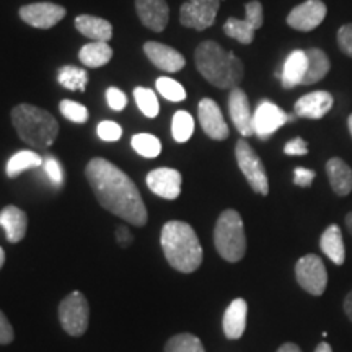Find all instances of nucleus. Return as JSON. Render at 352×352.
<instances>
[{"instance_id": "nucleus-49", "label": "nucleus", "mask_w": 352, "mask_h": 352, "mask_svg": "<svg viewBox=\"0 0 352 352\" xmlns=\"http://www.w3.org/2000/svg\"><path fill=\"white\" fill-rule=\"evenodd\" d=\"M347 126H349V132L352 135V114H349V118H347Z\"/></svg>"}, {"instance_id": "nucleus-37", "label": "nucleus", "mask_w": 352, "mask_h": 352, "mask_svg": "<svg viewBox=\"0 0 352 352\" xmlns=\"http://www.w3.org/2000/svg\"><path fill=\"white\" fill-rule=\"evenodd\" d=\"M96 132H98V138L104 140V142H116L122 135L121 126L114 121L100 122L98 127H96Z\"/></svg>"}, {"instance_id": "nucleus-12", "label": "nucleus", "mask_w": 352, "mask_h": 352, "mask_svg": "<svg viewBox=\"0 0 352 352\" xmlns=\"http://www.w3.org/2000/svg\"><path fill=\"white\" fill-rule=\"evenodd\" d=\"M328 8L321 0H307L300 3L287 16V25L297 32H314L327 19Z\"/></svg>"}, {"instance_id": "nucleus-40", "label": "nucleus", "mask_w": 352, "mask_h": 352, "mask_svg": "<svg viewBox=\"0 0 352 352\" xmlns=\"http://www.w3.org/2000/svg\"><path fill=\"white\" fill-rule=\"evenodd\" d=\"M284 153H285V155H290V157L307 155V153H308L307 142L300 138L289 140V142L285 144V147H284Z\"/></svg>"}, {"instance_id": "nucleus-47", "label": "nucleus", "mask_w": 352, "mask_h": 352, "mask_svg": "<svg viewBox=\"0 0 352 352\" xmlns=\"http://www.w3.org/2000/svg\"><path fill=\"white\" fill-rule=\"evenodd\" d=\"M346 228L349 230V233L352 235V212L346 215Z\"/></svg>"}, {"instance_id": "nucleus-1", "label": "nucleus", "mask_w": 352, "mask_h": 352, "mask_svg": "<svg viewBox=\"0 0 352 352\" xmlns=\"http://www.w3.org/2000/svg\"><path fill=\"white\" fill-rule=\"evenodd\" d=\"M85 175L96 201L108 212L121 217L135 227L147 223L148 214L138 186L124 171L104 158H91Z\"/></svg>"}, {"instance_id": "nucleus-17", "label": "nucleus", "mask_w": 352, "mask_h": 352, "mask_svg": "<svg viewBox=\"0 0 352 352\" xmlns=\"http://www.w3.org/2000/svg\"><path fill=\"white\" fill-rule=\"evenodd\" d=\"M144 52L148 57V60L155 65L157 69L164 70V72L175 74L178 70H182L186 64L183 54H179L178 51L173 47L166 46V44L148 41L144 44Z\"/></svg>"}, {"instance_id": "nucleus-29", "label": "nucleus", "mask_w": 352, "mask_h": 352, "mask_svg": "<svg viewBox=\"0 0 352 352\" xmlns=\"http://www.w3.org/2000/svg\"><path fill=\"white\" fill-rule=\"evenodd\" d=\"M57 80L67 90L83 91L88 85V74L85 69L76 67V65H64L57 74Z\"/></svg>"}, {"instance_id": "nucleus-31", "label": "nucleus", "mask_w": 352, "mask_h": 352, "mask_svg": "<svg viewBox=\"0 0 352 352\" xmlns=\"http://www.w3.org/2000/svg\"><path fill=\"white\" fill-rule=\"evenodd\" d=\"M165 352H206L201 340L195 334L183 333L170 338L165 346Z\"/></svg>"}, {"instance_id": "nucleus-7", "label": "nucleus", "mask_w": 352, "mask_h": 352, "mask_svg": "<svg viewBox=\"0 0 352 352\" xmlns=\"http://www.w3.org/2000/svg\"><path fill=\"white\" fill-rule=\"evenodd\" d=\"M90 308L85 296L78 290L70 292L59 305V321L70 336H82L88 328Z\"/></svg>"}, {"instance_id": "nucleus-20", "label": "nucleus", "mask_w": 352, "mask_h": 352, "mask_svg": "<svg viewBox=\"0 0 352 352\" xmlns=\"http://www.w3.org/2000/svg\"><path fill=\"white\" fill-rule=\"evenodd\" d=\"M0 227L6 230V236L10 243H20L28 228V215L16 206H7L0 210Z\"/></svg>"}, {"instance_id": "nucleus-5", "label": "nucleus", "mask_w": 352, "mask_h": 352, "mask_svg": "<svg viewBox=\"0 0 352 352\" xmlns=\"http://www.w3.org/2000/svg\"><path fill=\"white\" fill-rule=\"evenodd\" d=\"M214 245L228 263H239L246 253V235L241 215L233 209L220 214L214 228Z\"/></svg>"}, {"instance_id": "nucleus-10", "label": "nucleus", "mask_w": 352, "mask_h": 352, "mask_svg": "<svg viewBox=\"0 0 352 352\" xmlns=\"http://www.w3.org/2000/svg\"><path fill=\"white\" fill-rule=\"evenodd\" d=\"M220 0H186L179 10V20L186 28L204 32L214 25Z\"/></svg>"}, {"instance_id": "nucleus-4", "label": "nucleus", "mask_w": 352, "mask_h": 352, "mask_svg": "<svg viewBox=\"0 0 352 352\" xmlns=\"http://www.w3.org/2000/svg\"><path fill=\"white\" fill-rule=\"evenodd\" d=\"M12 122L19 138L36 151H46L59 134V124L51 113L21 103L12 109Z\"/></svg>"}, {"instance_id": "nucleus-36", "label": "nucleus", "mask_w": 352, "mask_h": 352, "mask_svg": "<svg viewBox=\"0 0 352 352\" xmlns=\"http://www.w3.org/2000/svg\"><path fill=\"white\" fill-rule=\"evenodd\" d=\"M44 171H46L47 178L51 179V183L54 184V186H63L64 183V170H63V165L57 162L56 157L52 155H47L46 158H44Z\"/></svg>"}, {"instance_id": "nucleus-35", "label": "nucleus", "mask_w": 352, "mask_h": 352, "mask_svg": "<svg viewBox=\"0 0 352 352\" xmlns=\"http://www.w3.org/2000/svg\"><path fill=\"white\" fill-rule=\"evenodd\" d=\"M59 111L65 120L77 122V124H83L88 120V109L83 107L82 103H77V101L72 100H63L59 103Z\"/></svg>"}, {"instance_id": "nucleus-11", "label": "nucleus", "mask_w": 352, "mask_h": 352, "mask_svg": "<svg viewBox=\"0 0 352 352\" xmlns=\"http://www.w3.org/2000/svg\"><path fill=\"white\" fill-rule=\"evenodd\" d=\"M285 122H289V114L270 100H263L253 113V131L261 140L270 139Z\"/></svg>"}, {"instance_id": "nucleus-22", "label": "nucleus", "mask_w": 352, "mask_h": 352, "mask_svg": "<svg viewBox=\"0 0 352 352\" xmlns=\"http://www.w3.org/2000/svg\"><path fill=\"white\" fill-rule=\"evenodd\" d=\"M327 173L334 195L347 196L352 191V170L342 158L333 157L327 164Z\"/></svg>"}, {"instance_id": "nucleus-18", "label": "nucleus", "mask_w": 352, "mask_h": 352, "mask_svg": "<svg viewBox=\"0 0 352 352\" xmlns=\"http://www.w3.org/2000/svg\"><path fill=\"white\" fill-rule=\"evenodd\" d=\"M334 98L329 91L318 90L303 95L294 107V114L307 120H321L333 108Z\"/></svg>"}, {"instance_id": "nucleus-32", "label": "nucleus", "mask_w": 352, "mask_h": 352, "mask_svg": "<svg viewBox=\"0 0 352 352\" xmlns=\"http://www.w3.org/2000/svg\"><path fill=\"white\" fill-rule=\"evenodd\" d=\"M132 148L145 158H157L162 152V144L152 134H135L131 139Z\"/></svg>"}, {"instance_id": "nucleus-9", "label": "nucleus", "mask_w": 352, "mask_h": 352, "mask_svg": "<svg viewBox=\"0 0 352 352\" xmlns=\"http://www.w3.org/2000/svg\"><path fill=\"white\" fill-rule=\"evenodd\" d=\"M263 6L258 0H252L245 6V19H228L223 25V33L241 44H252L254 33L263 26Z\"/></svg>"}, {"instance_id": "nucleus-15", "label": "nucleus", "mask_w": 352, "mask_h": 352, "mask_svg": "<svg viewBox=\"0 0 352 352\" xmlns=\"http://www.w3.org/2000/svg\"><path fill=\"white\" fill-rule=\"evenodd\" d=\"M228 113H230L233 126L243 138H252L253 131V113L250 109L248 96L240 87H235L228 95Z\"/></svg>"}, {"instance_id": "nucleus-3", "label": "nucleus", "mask_w": 352, "mask_h": 352, "mask_svg": "<svg viewBox=\"0 0 352 352\" xmlns=\"http://www.w3.org/2000/svg\"><path fill=\"white\" fill-rule=\"evenodd\" d=\"M160 243L173 270L189 274L202 263V246L195 228L182 220H170L162 228Z\"/></svg>"}, {"instance_id": "nucleus-42", "label": "nucleus", "mask_w": 352, "mask_h": 352, "mask_svg": "<svg viewBox=\"0 0 352 352\" xmlns=\"http://www.w3.org/2000/svg\"><path fill=\"white\" fill-rule=\"evenodd\" d=\"M13 338H15V333H13L10 321L7 320L6 314L0 310V344H10Z\"/></svg>"}, {"instance_id": "nucleus-38", "label": "nucleus", "mask_w": 352, "mask_h": 352, "mask_svg": "<svg viewBox=\"0 0 352 352\" xmlns=\"http://www.w3.org/2000/svg\"><path fill=\"white\" fill-rule=\"evenodd\" d=\"M107 101L108 107L114 109V111H122L127 104V96L122 94L120 88L109 87L107 90Z\"/></svg>"}, {"instance_id": "nucleus-2", "label": "nucleus", "mask_w": 352, "mask_h": 352, "mask_svg": "<svg viewBox=\"0 0 352 352\" xmlns=\"http://www.w3.org/2000/svg\"><path fill=\"white\" fill-rule=\"evenodd\" d=\"M195 63L201 76L217 88L232 90L243 80V63L215 41H204L197 46Z\"/></svg>"}, {"instance_id": "nucleus-8", "label": "nucleus", "mask_w": 352, "mask_h": 352, "mask_svg": "<svg viewBox=\"0 0 352 352\" xmlns=\"http://www.w3.org/2000/svg\"><path fill=\"white\" fill-rule=\"evenodd\" d=\"M297 283L311 296H323L328 285V272L323 259L316 254H307L296 264Z\"/></svg>"}, {"instance_id": "nucleus-28", "label": "nucleus", "mask_w": 352, "mask_h": 352, "mask_svg": "<svg viewBox=\"0 0 352 352\" xmlns=\"http://www.w3.org/2000/svg\"><path fill=\"white\" fill-rule=\"evenodd\" d=\"M44 164V158L34 151H20L10 157L7 162V176L8 178H16L23 171L38 168Z\"/></svg>"}, {"instance_id": "nucleus-30", "label": "nucleus", "mask_w": 352, "mask_h": 352, "mask_svg": "<svg viewBox=\"0 0 352 352\" xmlns=\"http://www.w3.org/2000/svg\"><path fill=\"white\" fill-rule=\"evenodd\" d=\"M171 134L178 144H184L195 134V120L188 111H176L171 121Z\"/></svg>"}, {"instance_id": "nucleus-21", "label": "nucleus", "mask_w": 352, "mask_h": 352, "mask_svg": "<svg viewBox=\"0 0 352 352\" xmlns=\"http://www.w3.org/2000/svg\"><path fill=\"white\" fill-rule=\"evenodd\" d=\"M246 315H248V305L243 298H235L227 307L223 314V333L228 340H240L246 329Z\"/></svg>"}, {"instance_id": "nucleus-13", "label": "nucleus", "mask_w": 352, "mask_h": 352, "mask_svg": "<svg viewBox=\"0 0 352 352\" xmlns=\"http://www.w3.org/2000/svg\"><path fill=\"white\" fill-rule=\"evenodd\" d=\"M20 19L33 28L50 30L65 16V8L56 3L38 2L20 8Z\"/></svg>"}, {"instance_id": "nucleus-16", "label": "nucleus", "mask_w": 352, "mask_h": 352, "mask_svg": "<svg viewBox=\"0 0 352 352\" xmlns=\"http://www.w3.org/2000/svg\"><path fill=\"white\" fill-rule=\"evenodd\" d=\"M197 116H199V122L202 131L206 135H209L214 140H226L228 138V126L226 120H223L222 111H220L219 104L210 98H202L197 107Z\"/></svg>"}, {"instance_id": "nucleus-44", "label": "nucleus", "mask_w": 352, "mask_h": 352, "mask_svg": "<svg viewBox=\"0 0 352 352\" xmlns=\"http://www.w3.org/2000/svg\"><path fill=\"white\" fill-rule=\"evenodd\" d=\"M344 314L347 315V318L352 321V290L344 298Z\"/></svg>"}, {"instance_id": "nucleus-46", "label": "nucleus", "mask_w": 352, "mask_h": 352, "mask_svg": "<svg viewBox=\"0 0 352 352\" xmlns=\"http://www.w3.org/2000/svg\"><path fill=\"white\" fill-rule=\"evenodd\" d=\"M315 352H333V349H331V346L328 344V342H320L318 346H316V349H315Z\"/></svg>"}, {"instance_id": "nucleus-19", "label": "nucleus", "mask_w": 352, "mask_h": 352, "mask_svg": "<svg viewBox=\"0 0 352 352\" xmlns=\"http://www.w3.org/2000/svg\"><path fill=\"white\" fill-rule=\"evenodd\" d=\"M135 10L140 21L152 32H164L168 25L170 8L165 0H135Z\"/></svg>"}, {"instance_id": "nucleus-41", "label": "nucleus", "mask_w": 352, "mask_h": 352, "mask_svg": "<svg viewBox=\"0 0 352 352\" xmlns=\"http://www.w3.org/2000/svg\"><path fill=\"white\" fill-rule=\"evenodd\" d=\"M314 179H315L314 170L303 168V166H297V168L294 170V183H296L297 186H300V188L311 186Z\"/></svg>"}, {"instance_id": "nucleus-23", "label": "nucleus", "mask_w": 352, "mask_h": 352, "mask_svg": "<svg viewBox=\"0 0 352 352\" xmlns=\"http://www.w3.org/2000/svg\"><path fill=\"white\" fill-rule=\"evenodd\" d=\"M307 72V52L296 50L292 51L285 59L283 65V74H280V82H283V87L290 88L302 85L303 77H305Z\"/></svg>"}, {"instance_id": "nucleus-26", "label": "nucleus", "mask_w": 352, "mask_h": 352, "mask_svg": "<svg viewBox=\"0 0 352 352\" xmlns=\"http://www.w3.org/2000/svg\"><path fill=\"white\" fill-rule=\"evenodd\" d=\"M307 52V72L303 77L302 85H314V83L320 82L321 78L328 76L329 69H331V63L329 57L324 54V51L318 50V47H311Z\"/></svg>"}, {"instance_id": "nucleus-43", "label": "nucleus", "mask_w": 352, "mask_h": 352, "mask_svg": "<svg viewBox=\"0 0 352 352\" xmlns=\"http://www.w3.org/2000/svg\"><path fill=\"white\" fill-rule=\"evenodd\" d=\"M116 240L122 248H127L132 243V233L129 232V228L126 226H121L116 228Z\"/></svg>"}, {"instance_id": "nucleus-24", "label": "nucleus", "mask_w": 352, "mask_h": 352, "mask_svg": "<svg viewBox=\"0 0 352 352\" xmlns=\"http://www.w3.org/2000/svg\"><path fill=\"white\" fill-rule=\"evenodd\" d=\"M76 28L83 36L94 41L108 43L113 38V26L108 20L94 15H80L76 19Z\"/></svg>"}, {"instance_id": "nucleus-33", "label": "nucleus", "mask_w": 352, "mask_h": 352, "mask_svg": "<svg viewBox=\"0 0 352 352\" xmlns=\"http://www.w3.org/2000/svg\"><path fill=\"white\" fill-rule=\"evenodd\" d=\"M134 98H135V103H138V108L142 111L144 116H147V118L158 116L160 104H158L157 95L153 94L151 88L138 87L134 90Z\"/></svg>"}, {"instance_id": "nucleus-48", "label": "nucleus", "mask_w": 352, "mask_h": 352, "mask_svg": "<svg viewBox=\"0 0 352 352\" xmlns=\"http://www.w3.org/2000/svg\"><path fill=\"white\" fill-rule=\"evenodd\" d=\"M3 263H6V252H3V248L0 246V270L3 267Z\"/></svg>"}, {"instance_id": "nucleus-27", "label": "nucleus", "mask_w": 352, "mask_h": 352, "mask_svg": "<svg viewBox=\"0 0 352 352\" xmlns=\"http://www.w3.org/2000/svg\"><path fill=\"white\" fill-rule=\"evenodd\" d=\"M113 57V50L108 43L104 41H91L85 44L78 52V59L87 67L98 69L107 65Z\"/></svg>"}, {"instance_id": "nucleus-45", "label": "nucleus", "mask_w": 352, "mask_h": 352, "mask_svg": "<svg viewBox=\"0 0 352 352\" xmlns=\"http://www.w3.org/2000/svg\"><path fill=\"white\" fill-rule=\"evenodd\" d=\"M277 352H302V349L297 344H294V342H285V344L277 349Z\"/></svg>"}, {"instance_id": "nucleus-34", "label": "nucleus", "mask_w": 352, "mask_h": 352, "mask_svg": "<svg viewBox=\"0 0 352 352\" xmlns=\"http://www.w3.org/2000/svg\"><path fill=\"white\" fill-rule=\"evenodd\" d=\"M158 94H160L164 98H166L168 101H175V103H178V101H183L186 98V90H184V87L182 83H178L173 78H168V77H160L155 83Z\"/></svg>"}, {"instance_id": "nucleus-6", "label": "nucleus", "mask_w": 352, "mask_h": 352, "mask_svg": "<svg viewBox=\"0 0 352 352\" xmlns=\"http://www.w3.org/2000/svg\"><path fill=\"white\" fill-rule=\"evenodd\" d=\"M235 157L239 168L241 170V173H243L253 191L261 196H267V192H270V179H267L261 158L254 152L252 145L243 139L239 140L235 147Z\"/></svg>"}, {"instance_id": "nucleus-25", "label": "nucleus", "mask_w": 352, "mask_h": 352, "mask_svg": "<svg viewBox=\"0 0 352 352\" xmlns=\"http://www.w3.org/2000/svg\"><path fill=\"white\" fill-rule=\"evenodd\" d=\"M320 248L327 256L331 259L334 264L341 266L344 264L346 259V248H344V240H342V232L341 228L333 223L327 230L323 232L320 239Z\"/></svg>"}, {"instance_id": "nucleus-39", "label": "nucleus", "mask_w": 352, "mask_h": 352, "mask_svg": "<svg viewBox=\"0 0 352 352\" xmlns=\"http://www.w3.org/2000/svg\"><path fill=\"white\" fill-rule=\"evenodd\" d=\"M338 46L346 56L352 57V23L342 25L338 32Z\"/></svg>"}, {"instance_id": "nucleus-14", "label": "nucleus", "mask_w": 352, "mask_h": 352, "mask_svg": "<svg viewBox=\"0 0 352 352\" xmlns=\"http://www.w3.org/2000/svg\"><path fill=\"white\" fill-rule=\"evenodd\" d=\"M182 173L175 168H155L147 175V186L153 195L173 201L182 195Z\"/></svg>"}]
</instances>
